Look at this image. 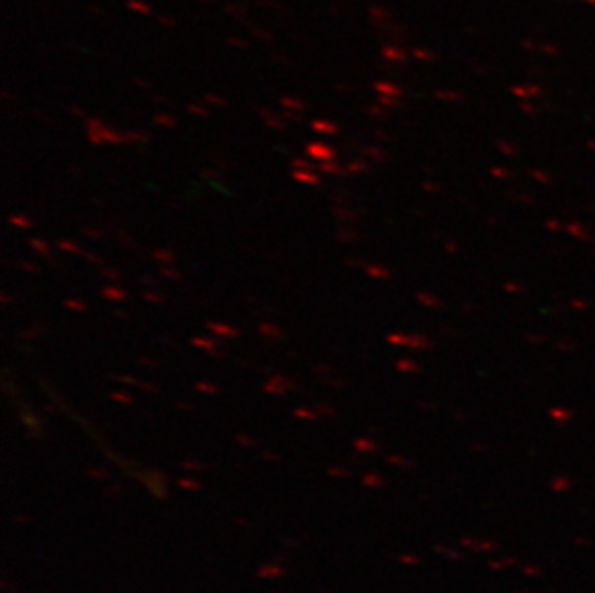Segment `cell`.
<instances>
[{"label": "cell", "mask_w": 595, "mask_h": 593, "mask_svg": "<svg viewBox=\"0 0 595 593\" xmlns=\"http://www.w3.org/2000/svg\"><path fill=\"white\" fill-rule=\"evenodd\" d=\"M291 381L287 379V377H283V375L276 374L272 375L266 383H264V391L268 393V395H283L285 391H289L291 389Z\"/></svg>", "instance_id": "6da1fadb"}, {"label": "cell", "mask_w": 595, "mask_h": 593, "mask_svg": "<svg viewBox=\"0 0 595 593\" xmlns=\"http://www.w3.org/2000/svg\"><path fill=\"white\" fill-rule=\"evenodd\" d=\"M309 154L316 160H322V162H333L335 160V151L331 149V147H326V145H322V143H314L309 147Z\"/></svg>", "instance_id": "7a4b0ae2"}, {"label": "cell", "mask_w": 595, "mask_h": 593, "mask_svg": "<svg viewBox=\"0 0 595 593\" xmlns=\"http://www.w3.org/2000/svg\"><path fill=\"white\" fill-rule=\"evenodd\" d=\"M206 328L218 335V337H225V339H231V337H237L239 335V329L233 328V326H227V324H218V322H208Z\"/></svg>", "instance_id": "3957f363"}, {"label": "cell", "mask_w": 595, "mask_h": 593, "mask_svg": "<svg viewBox=\"0 0 595 593\" xmlns=\"http://www.w3.org/2000/svg\"><path fill=\"white\" fill-rule=\"evenodd\" d=\"M293 179L299 181V183H305V185H318L320 183V176L314 174L312 170H297V172H293Z\"/></svg>", "instance_id": "277c9868"}, {"label": "cell", "mask_w": 595, "mask_h": 593, "mask_svg": "<svg viewBox=\"0 0 595 593\" xmlns=\"http://www.w3.org/2000/svg\"><path fill=\"white\" fill-rule=\"evenodd\" d=\"M100 293H102V297H104V299L118 301V303H122V301H126V299H127L126 291H124V289H118V287H114V285H104Z\"/></svg>", "instance_id": "5b68a950"}, {"label": "cell", "mask_w": 595, "mask_h": 593, "mask_svg": "<svg viewBox=\"0 0 595 593\" xmlns=\"http://www.w3.org/2000/svg\"><path fill=\"white\" fill-rule=\"evenodd\" d=\"M193 345L198 347V349H202V351H206V352H210V354H216V352H218V341H216V339L195 337V339H193Z\"/></svg>", "instance_id": "8992f818"}, {"label": "cell", "mask_w": 595, "mask_h": 593, "mask_svg": "<svg viewBox=\"0 0 595 593\" xmlns=\"http://www.w3.org/2000/svg\"><path fill=\"white\" fill-rule=\"evenodd\" d=\"M258 331L264 335V337H270V339H280L282 337V329L274 324H260Z\"/></svg>", "instance_id": "52a82bcc"}, {"label": "cell", "mask_w": 595, "mask_h": 593, "mask_svg": "<svg viewBox=\"0 0 595 593\" xmlns=\"http://www.w3.org/2000/svg\"><path fill=\"white\" fill-rule=\"evenodd\" d=\"M320 172L330 174V176H343L345 172H347V168H341L339 164H333V162H322Z\"/></svg>", "instance_id": "ba28073f"}, {"label": "cell", "mask_w": 595, "mask_h": 593, "mask_svg": "<svg viewBox=\"0 0 595 593\" xmlns=\"http://www.w3.org/2000/svg\"><path fill=\"white\" fill-rule=\"evenodd\" d=\"M153 256H154V260L162 262L164 266H168V264L176 262V254H174V252H170V250H166V249L154 250V252H153Z\"/></svg>", "instance_id": "9c48e42d"}, {"label": "cell", "mask_w": 595, "mask_h": 593, "mask_svg": "<svg viewBox=\"0 0 595 593\" xmlns=\"http://www.w3.org/2000/svg\"><path fill=\"white\" fill-rule=\"evenodd\" d=\"M64 307H66V308H71V310H75V312H85V310H87V305H85L81 299H77V297L66 299V301H64Z\"/></svg>", "instance_id": "30bf717a"}, {"label": "cell", "mask_w": 595, "mask_h": 593, "mask_svg": "<svg viewBox=\"0 0 595 593\" xmlns=\"http://www.w3.org/2000/svg\"><path fill=\"white\" fill-rule=\"evenodd\" d=\"M293 416L299 418V420H316L318 418V412H314L310 408H305V406H299L293 410Z\"/></svg>", "instance_id": "8fae6325"}, {"label": "cell", "mask_w": 595, "mask_h": 593, "mask_svg": "<svg viewBox=\"0 0 595 593\" xmlns=\"http://www.w3.org/2000/svg\"><path fill=\"white\" fill-rule=\"evenodd\" d=\"M333 214H335V218L343 220V221H354V210H349L341 204L333 208Z\"/></svg>", "instance_id": "7c38bea8"}, {"label": "cell", "mask_w": 595, "mask_h": 593, "mask_svg": "<svg viewBox=\"0 0 595 593\" xmlns=\"http://www.w3.org/2000/svg\"><path fill=\"white\" fill-rule=\"evenodd\" d=\"M56 245H58V249L66 250V252H71V254H83L81 247H79V245H75V243H71V241H66V239H62V241H58Z\"/></svg>", "instance_id": "4fadbf2b"}, {"label": "cell", "mask_w": 595, "mask_h": 593, "mask_svg": "<svg viewBox=\"0 0 595 593\" xmlns=\"http://www.w3.org/2000/svg\"><path fill=\"white\" fill-rule=\"evenodd\" d=\"M29 247L35 249V252H39V254H43V256H48V245L43 241V239H29Z\"/></svg>", "instance_id": "5bb4252c"}, {"label": "cell", "mask_w": 595, "mask_h": 593, "mask_svg": "<svg viewBox=\"0 0 595 593\" xmlns=\"http://www.w3.org/2000/svg\"><path fill=\"white\" fill-rule=\"evenodd\" d=\"M10 223L12 225H16V227H22V229H29L33 225V221L29 218H25V216H10Z\"/></svg>", "instance_id": "9a60e30c"}, {"label": "cell", "mask_w": 595, "mask_h": 593, "mask_svg": "<svg viewBox=\"0 0 595 593\" xmlns=\"http://www.w3.org/2000/svg\"><path fill=\"white\" fill-rule=\"evenodd\" d=\"M110 397H112L116 403H122V405H131V403H133V397H131L129 393H126V391H114Z\"/></svg>", "instance_id": "2e32d148"}, {"label": "cell", "mask_w": 595, "mask_h": 593, "mask_svg": "<svg viewBox=\"0 0 595 593\" xmlns=\"http://www.w3.org/2000/svg\"><path fill=\"white\" fill-rule=\"evenodd\" d=\"M354 239H356V233L353 229H339L337 231V241H341V243H353Z\"/></svg>", "instance_id": "e0dca14e"}, {"label": "cell", "mask_w": 595, "mask_h": 593, "mask_svg": "<svg viewBox=\"0 0 595 593\" xmlns=\"http://www.w3.org/2000/svg\"><path fill=\"white\" fill-rule=\"evenodd\" d=\"M198 391H202V393H208V395H216L218 393V387L216 385H212V383H204V381H198L197 385H195Z\"/></svg>", "instance_id": "ac0fdd59"}, {"label": "cell", "mask_w": 595, "mask_h": 593, "mask_svg": "<svg viewBox=\"0 0 595 593\" xmlns=\"http://www.w3.org/2000/svg\"><path fill=\"white\" fill-rule=\"evenodd\" d=\"M160 274H162L164 278H170V280H181V274L176 272V270L170 268V266H162V268H160Z\"/></svg>", "instance_id": "d6986e66"}, {"label": "cell", "mask_w": 595, "mask_h": 593, "mask_svg": "<svg viewBox=\"0 0 595 593\" xmlns=\"http://www.w3.org/2000/svg\"><path fill=\"white\" fill-rule=\"evenodd\" d=\"M102 276H104L108 281H120V280H122V274H120V272H116V270H112V268H102Z\"/></svg>", "instance_id": "ffe728a7"}, {"label": "cell", "mask_w": 595, "mask_h": 593, "mask_svg": "<svg viewBox=\"0 0 595 593\" xmlns=\"http://www.w3.org/2000/svg\"><path fill=\"white\" fill-rule=\"evenodd\" d=\"M364 170H366V166H364L362 162H354V160L347 166V172H349V174H358V172H364Z\"/></svg>", "instance_id": "44dd1931"}, {"label": "cell", "mask_w": 595, "mask_h": 593, "mask_svg": "<svg viewBox=\"0 0 595 593\" xmlns=\"http://www.w3.org/2000/svg\"><path fill=\"white\" fill-rule=\"evenodd\" d=\"M143 299H145L147 303H154V305L164 303V299H162L160 295H156V293H145V295H143Z\"/></svg>", "instance_id": "7402d4cb"}, {"label": "cell", "mask_w": 595, "mask_h": 593, "mask_svg": "<svg viewBox=\"0 0 595 593\" xmlns=\"http://www.w3.org/2000/svg\"><path fill=\"white\" fill-rule=\"evenodd\" d=\"M293 166H295V168H301V170H312V164L307 162V160H295Z\"/></svg>", "instance_id": "603a6c76"}, {"label": "cell", "mask_w": 595, "mask_h": 593, "mask_svg": "<svg viewBox=\"0 0 595 593\" xmlns=\"http://www.w3.org/2000/svg\"><path fill=\"white\" fill-rule=\"evenodd\" d=\"M318 414H326V416H333L335 414V410L333 408H330V406H324V405H318V410H316Z\"/></svg>", "instance_id": "cb8c5ba5"}, {"label": "cell", "mask_w": 595, "mask_h": 593, "mask_svg": "<svg viewBox=\"0 0 595 593\" xmlns=\"http://www.w3.org/2000/svg\"><path fill=\"white\" fill-rule=\"evenodd\" d=\"M316 125V129L318 131H326V133H335V127H331V125L328 124H314Z\"/></svg>", "instance_id": "d4e9b609"}, {"label": "cell", "mask_w": 595, "mask_h": 593, "mask_svg": "<svg viewBox=\"0 0 595 593\" xmlns=\"http://www.w3.org/2000/svg\"><path fill=\"white\" fill-rule=\"evenodd\" d=\"M83 256H85V260L87 262H94V264H102V260L98 258V256H94V254H87V252H83Z\"/></svg>", "instance_id": "484cf974"}, {"label": "cell", "mask_w": 595, "mask_h": 593, "mask_svg": "<svg viewBox=\"0 0 595 593\" xmlns=\"http://www.w3.org/2000/svg\"><path fill=\"white\" fill-rule=\"evenodd\" d=\"M83 233H87L89 237H98V235H100L98 231H93V229H83Z\"/></svg>", "instance_id": "4316f807"}, {"label": "cell", "mask_w": 595, "mask_h": 593, "mask_svg": "<svg viewBox=\"0 0 595 593\" xmlns=\"http://www.w3.org/2000/svg\"><path fill=\"white\" fill-rule=\"evenodd\" d=\"M22 266H23V268H25V270H31V272H37V268H35V264H27V262H23V264H22Z\"/></svg>", "instance_id": "83f0119b"}, {"label": "cell", "mask_w": 595, "mask_h": 593, "mask_svg": "<svg viewBox=\"0 0 595 593\" xmlns=\"http://www.w3.org/2000/svg\"><path fill=\"white\" fill-rule=\"evenodd\" d=\"M237 441H241V443H247V445H251V443H252L251 439H247V437H241V436L237 437Z\"/></svg>", "instance_id": "f1b7e54d"}]
</instances>
